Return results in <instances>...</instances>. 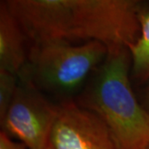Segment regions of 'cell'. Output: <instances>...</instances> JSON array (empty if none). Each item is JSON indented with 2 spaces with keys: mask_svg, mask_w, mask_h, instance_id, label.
Wrapping results in <instances>:
<instances>
[{
  "mask_svg": "<svg viewBox=\"0 0 149 149\" xmlns=\"http://www.w3.org/2000/svg\"><path fill=\"white\" fill-rule=\"evenodd\" d=\"M27 41L16 18L11 13L5 1L0 3V70L17 74L28 59Z\"/></svg>",
  "mask_w": 149,
  "mask_h": 149,
  "instance_id": "cell-6",
  "label": "cell"
},
{
  "mask_svg": "<svg viewBox=\"0 0 149 149\" xmlns=\"http://www.w3.org/2000/svg\"><path fill=\"white\" fill-rule=\"evenodd\" d=\"M130 70L128 48L109 51L77 103L101 118L117 149H148L149 113L134 95Z\"/></svg>",
  "mask_w": 149,
  "mask_h": 149,
  "instance_id": "cell-2",
  "label": "cell"
},
{
  "mask_svg": "<svg viewBox=\"0 0 149 149\" xmlns=\"http://www.w3.org/2000/svg\"><path fill=\"white\" fill-rule=\"evenodd\" d=\"M148 149H149V147H148Z\"/></svg>",
  "mask_w": 149,
  "mask_h": 149,
  "instance_id": "cell-12",
  "label": "cell"
},
{
  "mask_svg": "<svg viewBox=\"0 0 149 149\" xmlns=\"http://www.w3.org/2000/svg\"><path fill=\"white\" fill-rule=\"evenodd\" d=\"M58 104H53L31 80L18 75L13 100L3 119V132L17 139L28 149H45L57 117Z\"/></svg>",
  "mask_w": 149,
  "mask_h": 149,
  "instance_id": "cell-4",
  "label": "cell"
},
{
  "mask_svg": "<svg viewBox=\"0 0 149 149\" xmlns=\"http://www.w3.org/2000/svg\"><path fill=\"white\" fill-rule=\"evenodd\" d=\"M50 144L53 149H117L101 118L72 100L58 104Z\"/></svg>",
  "mask_w": 149,
  "mask_h": 149,
  "instance_id": "cell-5",
  "label": "cell"
},
{
  "mask_svg": "<svg viewBox=\"0 0 149 149\" xmlns=\"http://www.w3.org/2000/svg\"><path fill=\"white\" fill-rule=\"evenodd\" d=\"M0 149H28L22 143H17L7 133L0 132Z\"/></svg>",
  "mask_w": 149,
  "mask_h": 149,
  "instance_id": "cell-9",
  "label": "cell"
},
{
  "mask_svg": "<svg viewBox=\"0 0 149 149\" xmlns=\"http://www.w3.org/2000/svg\"><path fill=\"white\" fill-rule=\"evenodd\" d=\"M18 85V75L0 70V120L3 119L13 100Z\"/></svg>",
  "mask_w": 149,
  "mask_h": 149,
  "instance_id": "cell-8",
  "label": "cell"
},
{
  "mask_svg": "<svg viewBox=\"0 0 149 149\" xmlns=\"http://www.w3.org/2000/svg\"><path fill=\"white\" fill-rule=\"evenodd\" d=\"M109 49L97 41L74 45L47 42L31 45L26 65L18 75L26 77L43 93L70 100L103 63Z\"/></svg>",
  "mask_w": 149,
  "mask_h": 149,
  "instance_id": "cell-3",
  "label": "cell"
},
{
  "mask_svg": "<svg viewBox=\"0 0 149 149\" xmlns=\"http://www.w3.org/2000/svg\"><path fill=\"white\" fill-rule=\"evenodd\" d=\"M140 33L128 48L131 56L130 74L139 83L149 80V4L139 1L137 8Z\"/></svg>",
  "mask_w": 149,
  "mask_h": 149,
  "instance_id": "cell-7",
  "label": "cell"
},
{
  "mask_svg": "<svg viewBox=\"0 0 149 149\" xmlns=\"http://www.w3.org/2000/svg\"><path fill=\"white\" fill-rule=\"evenodd\" d=\"M27 42L97 41L129 48L140 33L135 0H8Z\"/></svg>",
  "mask_w": 149,
  "mask_h": 149,
  "instance_id": "cell-1",
  "label": "cell"
},
{
  "mask_svg": "<svg viewBox=\"0 0 149 149\" xmlns=\"http://www.w3.org/2000/svg\"><path fill=\"white\" fill-rule=\"evenodd\" d=\"M143 108L149 113V85L146 88V91L144 92L143 100L141 103Z\"/></svg>",
  "mask_w": 149,
  "mask_h": 149,
  "instance_id": "cell-10",
  "label": "cell"
},
{
  "mask_svg": "<svg viewBox=\"0 0 149 149\" xmlns=\"http://www.w3.org/2000/svg\"><path fill=\"white\" fill-rule=\"evenodd\" d=\"M45 149H53V148H52V147L51 146V144H49V145H48L47 147Z\"/></svg>",
  "mask_w": 149,
  "mask_h": 149,
  "instance_id": "cell-11",
  "label": "cell"
}]
</instances>
